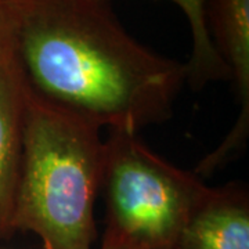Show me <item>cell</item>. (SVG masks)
<instances>
[{
    "mask_svg": "<svg viewBox=\"0 0 249 249\" xmlns=\"http://www.w3.org/2000/svg\"><path fill=\"white\" fill-rule=\"evenodd\" d=\"M175 249H249V196L242 184L209 188Z\"/></svg>",
    "mask_w": 249,
    "mask_h": 249,
    "instance_id": "obj_6",
    "label": "cell"
},
{
    "mask_svg": "<svg viewBox=\"0 0 249 249\" xmlns=\"http://www.w3.org/2000/svg\"><path fill=\"white\" fill-rule=\"evenodd\" d=\"M101 152L98 127L39 101L27 89L13 232H34L43 249L93 248Z\"/></svg>",
    "mask_w": 249,
    "mask_h": 249,
    "instance_id": "obj_2",
    "label": "cell"
},
{
    "mask_svg": "<svg viewBox=\"0 0 249 249\" xmlns=\"http://www.w3.org/2000/svg\"><path fill=\"white\" fill-rule=\"evenodd\" d=\"M19 3H0V50L13 42Z\"/></svg>",
    "mask_w": 249,
    "mask_h": 249,
    "instance_id": "obj_8",
    "label": "cell"
},
{
    "mask_svg": "<svg viewBox=\"0 0 249 249\" xmlns=\"http://www.w3.org/2000/svg\"><path fill=\"white\" fill-rule=\"evenodd\" d=\"M100 249H150L144 247L142 244H139L136 241L124 237V234L115 231L109 227H106V231L101 241Z\"/></svg>",
    "mask_w": 249,
    "mask_h": 249,
    "instance_id": "obj_9",
    "label": "cell"
},
{
    "mask_svg": "<svg viewBox=\"0 0 249 249\" xmlns=\"http://www.w3.org/2000/svg\"><path fill=\"white\" fill-rule=\"evenodd\" d=\"M206 22L229 79L234 82L241 111L226 140L196 168L198 176H208L230 162L249 134V0H206Z\"/></svg>",
    "mask_w": 249,
    "mask_h": 249,
    "instance_id": "obj_4",
    "label": "cell"
},
{
    "mask_svg": "<svg viewBox=\"0 0 249 249\" xmlns=\"http://www.w3.org/2000/svg\"><path fill=\"white\" fill-rule=\"evenodd\" d=\"M19 1H22V0H0V3H10V4H16Z\"/></svg>",
    "mask_w": 249,
    "mask_h": 249,
    "instance_id": "obj_10",
    "label": "cell"
},
{
    "mask_svg": "<svg viewBox=\"0 0 249 249\" xmlns=\"http://www.w3.org/2000/svg\"><path fill=\"white\" fill-rule=\"evenodd\" d=\"M107 1V0H106ZM184 13L193 35V53L186 64L187 79L196 88L229 79V71L214 49L206 22V0H170Z\"/></svg>",
    "mask_w": 249,
    "mask_h": 249,
    "instance_id": "obj_7",
    "label": "cell"
},
{
    "mask_svg": "<svg viewBox=\"0 0 249 249\" xmlns=\"http://www.w3.org/2000/svg\"><path fill=\"white\" fill-rule=\"evenodd\" d=\"M211 187L152 152L137 133L109 130L103 142L100 190L107 227L150 249H175Z\"/></svg>",
    "mask_w": 249,
    "mask_h": 249,
    "instance_id": "obj_3",
    "label": "cell"
},
{
    "mask_svg": "<svg viewBox=\"0 0 249 249\" xmlns=\"http://www.w3.org/2000/svg\"><path fill=\"white\" fill-rule=\"evenodd\" d=\"M13 40L28 91L98 129L168 121L187 79L186 64L139 43L106 0H22Z\"/></svg>",
    "mask_w": 249,
    "mask_h": 249,
    "instance_id": "obj_1",
    "label": "cell"
},
{
    "mask_svg": "<svg viewBox=\"0 0 249 249\" xmlns=\"http://www.w3.org/2000/svg\"><path fill=\"white\" fill-rule=\"evenodd\" d=\"M25 101L27 85L13 40L0 50V237L13 234L11 219L24 148Z\"/></svg>",
    "mask_w": 249,
    "mask_h": 249,
    "instance_id": "obj_5",
    "label": "cell"
}]
</instances>
